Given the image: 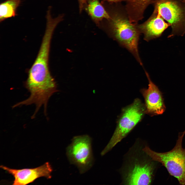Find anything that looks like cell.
I'll return each instance as SVG.
<instances>
[{"mask_svg":"<svg viewBox=\"0 0 185 185\" xmlns=\"http://www.w3.org/2000/svg\"><path fill=\"white\" fill-rule=\"evenodd\" d=\"M153 13L166 21L172 29L168 36H183L185 34V0H155Z\"/></svg>","mask_w":185,"mask_h":185,"instance_id":"obj_5","label":"cell"},{"mask_svg":"<svg viewBox=\"0 0 185 185\" xmlns=\"http://www.w3.org/2000/svg\"><path fill=\"white\" fill-rule=\"evenodd\" d=\"M145 72L149 81L148 87L142 89L141 92L145 100L146 113L151 116L162 114L166 109L163 94L152 81L148 73L146 70Z\"/></svg>","mask_w":185,"mask_h":185,"instance_id":"obj_8","label":"cell"},{"mask_svg":"<svg viewBox=\"0 0 185 185\" xmlns=\"http://www.w3.org/2000/svg\"><path fill=\"white\" fill-rule=\"evenodd\" d=\"M185 130L179 134L176 144L171 151L158 153L146 146L143 151L152 160L162 164L170 174L176 178L180 184L185 185V148L182 143Z\"/></svg>","mask_w":185,"mask_h":185,"instance_id":"obj_2","label":"cell"},{"mask_svg":"<svg viewBox=\"0 0 185 185\" xmlns=\"http://www.w3.org/2000/svg\"><path fill=\"white\" fill-rule=\"evenodd\" d=\"M0 167L12 175L14 178L13 185H26L34 181L38 178L44 177L51 178L52 169L49 162H46L38 167L22 169H11L3 165Z\"/></svg>","mask_w":185,"mask_h":185,"instance_id":"obj_7","label":"cell"},{"mask_svg":"<svg viewBox=\"0 0 185 185\" xmlns=\"http://www.w3.org/2000/svg\"><path fill=\"white\" fill-rule=\"evenodd\" d=\"M87 0H78L79 10L81 12L85 7L87 3Z\"/></svg>","mask_w":185,"mask_h":185,"instance_id":"obj_14","label":"cell"},{"mask_svg":"<svg viewBox=\"0 0 185 185\" xmlns=\"http://www.w3.org/2000/svg\"><path fill=\"white\" fill-rule=\"evenodd\" d=\"M21 0H6L0 5V22L16 15V11Z\"/></svg>","mask_w":185,"mask_h":185,"instance_id":"obj_13","label":"cell"},{"mask_svg":"<svg viewBox=\"0 0 185 185\" xmlns=\"http://www.w3.org/2000/svg\"><path fill=\"white\" fill-rule=\"evenodd\" d=\"M57 25L52 20L47 21L44 34L38 54L30 69L24 85L30 93L32 100L43 102L47 100L54 93L58 91L56 84L51 76L48 67L50 40Z\"/></svg>","mask_w":185,"mask_h":185,"instance_id":"obj_1","label":"cell"},{"mask_svg":"<svg viewBox=\"0 0 185 185\" xmlns=\"http://www.w3.org/2000/svg\"><path fill=\"white\" fill-rule=\"evenodd\" d=\"M66 154L70 163L78 167L80 173L86 172L93 163L90 137L86 135L74 137L67 148Z\"/></svg>","mask_w":185,"mask_h":185,"instance_id":"obj_6","label":"cell"},{"mask_svg":"<svg viewBox=\"0 0 185 185\" xmlns=\"http://www.w3.org/2000/svg\"><path fill=\"white\" fill-rule=\"evenodd\" d=\"M110 2H117L123 1L124 0H105ZM128 1V0H127Z\"/></svg>","mask_w":185,"mask_h":185,"instance_id":"obj_15","label":"cell"},{"mask_svg":"<svg viewBox=\"0 0 185 185\" xmlns=\"http://www.w3.org/2000/svg\"><path fill=\"white\" fill-rule=\"evenodd\" d=\"M145 113L144 105L138 98L124 108L114 134L101 155L105 154L124 138L141 121Z\"/></svg>","mask_w":185,"mask_h":185,"instance_id":"obj_3","label":"cell"},{"mask_svg":"<svg viewBox=\"0 0 185 185\" xmlns=\"http://www.w3.org/2000/svg\"><path fill=\"white\" fill-rule=\"evenodd\" d=\"M153 0H128L126 9L129 20L135 24L143 17L144 11Z\"/></svg>","mask_w":185,"mask_h":185,"instance_id":"obj_11","label":"cell"},{"mask_svg":"<svg viewBox=\"0 0 185 185\" xmlns=\"http://www.w3.org/2000/svg\"><path fill=\"white\" fill-rule=\"evenodd\" d=\"M170 26L160 15L153 13L147 21L138 27L143 34L144 40L148 42L160 37Z\"/></svg>","mask_w":185,"mask_h":185,"instance_id":"obj_10","label":"cell"},{"mask_svg":"<svg viewBox=\"0 0 185 185\" xmlns=\"http://www.w3.org/2000/svg\"><path fill=\"white\" fill-rule=\"evenodd\" d=\"M110 19V33L113 39L129 51L143 66L138 50L141 32L138 27L129 20L119 15H116Z\"/></svg>","mask_w":185,"mask_h":185,"instance_id":"obj_4","label":"cell"},{"mask_svg":"<svg viewBox=\"0 0 185 185\" xmlns=\"http://www.w3.org/2000/svg\"><path fill=\"white\" fill-rule=\"evenodd\" d=\"M154 170V165L150 162L135 164L126 175L125 183L129 185L150 184Z\"/></svg>","mask_w":185,"mask_h":185,"instance_id":"obj_9","label":"cell"},{"mask_svg":"<svg viewBox=\"0 0 185 185\" xmlns=\"http://www.w3.org/2000/svg\"><path fill=\"white\" fill-rule=\"evenodd\" d=\"M86 10L93 20L98 24L104 18L110 19V17L99 0H89Z\"/></svg>","mask_w":185,"mask_h":185,"instance_id":"obj_12","label":"cell"}]
</instances>
